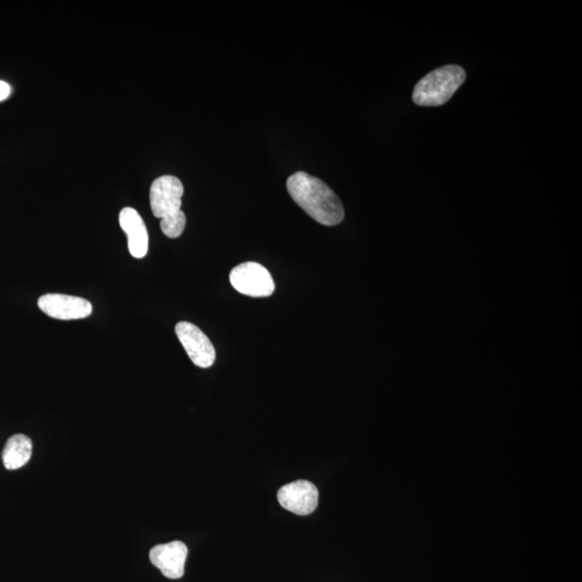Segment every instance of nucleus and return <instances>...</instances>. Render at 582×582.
<instances>
[{
    "mask_svg": "<svg viewBox=\"0 0 582 582\" xmlns=\"http://www.w3.org/2000/svg\"><path fill=\"white\" fill-rule=\"evenodd\" d=\"M291 199L324 226H336L344 219V205L336 194L316 177L305 172L291 175L287 179Z\"/></svg>",
    "mask_w": 582,
    "mask_h": 582,
    "instance_id": "1",
    "label": "nucleus"
},
{
    "mask_svg": "<svg viewBox=\"0 0 582 582\" xmlns=\"http://www.w3.org/2000/svg\"><path fill=\"white\" fill-rule=\"evenodd\" d=\"M11 94V87L7 82L0 80V102L7 100Z\"/></svg>",
    "mask_w": 582,
    "mask_h": 582,
    "instance_id": "12",
    "label": "nucleus"
},
{
    "mask_svg": "<svg viewBox=\"0 0 582 582\" xmlns=\"http://www.w3.org/2000/svg\"><path fill=\"white\" fill-rule=\"evenodd\" d=\"M188 548L182 541L157 545L150 552V561L165 577L179 579L185 574Z\"/></svg>",
    "mask_w": 582,
    "mask_h": 582,
    "instance_id": "8",
    "label": "nucleus"
},
{
    "mask_svg": "<svg viewBox=\"0 0 582 582\" xmlns=\"http://www.w3.org/2000/svg\"><path fill=\"white\" fill-rule=\"evenodd\" d=\"M182 196L184 185L177 177H159L150 188V207L153 215L162 220L181 214Z\"/></svg>",
    "mask_w": 582,
    "mask_h": 582,
    "instance_id": "4",
    "label": "nucleus"
},
{
    "mask_svg": "<svg viewBox=\"0 0 582 582\" xmlns=\"http://www.w3.org/2000/svg\"><path fill=\"white\" fill-rule=\"evenodd\" d=\"M119 222L127 234L130 254L136 259L144 258L150 247V237L141 215L132 208H125L120 212Z\"/></svg>",
    "mask_w": 582,
    "mask_h": 582,
    "instance_id": "9",
    "label": "nucleus"
},
{
    "mask_svg": "<svg viewBox=\"0 0 582 582\" xmlns=\"http://www.w3.org/2000/svg\"><path fill=\"white\" fill-rule=\"evenodd\" d=\"M466 79V73L461 66L446 65L427 73L416 83L413 102L418 106L437 107L446 104Z\"/></svg>",
    "mask_w": 582,
    "mask_h": 582,
    "instance_id": "2",
    "label": "nucleus"
},
{
    "mask_svg": "<svg viewBox=\"0 0 582 582\" xmlns=\"http://www.w3.org/2000/svg\"><path fill=\"white\" fill-rule=\"evenodd\" d=\"M175 333L196 366L205 369L213 366L216 359L215 347L201 329L191 323L180 322L176 325Z\"/></svg>",
    "mask_w": 582,
    "mask_h": 582,
    "instance_id": "5",
    "label": "nucleus"
},
{
    "mask_svg": "<svg viewBox=\"0 0 582 582\" xmlns=\"http://www.w3.org/2000/svg\"><path fill=\"white\" fill-rule=\"evenodd\" d=\"M162 232L170 238H179L185 230L186 227V215L182 212L179 215L172 217V218L162 219L160 222Z\"/></svg>",
    "mask_w": 582,
    "mask_h": 582,
    "instance_id": "11",
    "label": "nucleus"
},
{
    "mask_svg": "<svg viewBox=\"0 0 582 582\" xmlns=\"http://www.w3.org/2000/svg\"><path fill=\"white\" fill-rule=\"evenodd\" d=\"M38 306L45 315L60 321L87 318L93 312V306L88 300L62 294H47L40 296Z\"/></svg>",
    "mask_w": 582,
    "mask_h": 582,
    "instance_id": "6",
    "label": "nucleus"
},
{
    "mask_svg": "<svg viewBox=\"0 0 582 582\" xmlns=\"http://www.w3.org/2000/svg\"><path fill=\"white\" fill-rule=\"evenodd\" d=\"M33 442L25 435H14L8 439L3 451V463L8 470H16L26 465L32 458Z\"/></svg>",
    "mask_w": 582,
    "mask_h": 582,
    "instance_id": "10",
    "label": "nucleus"
},
{
    "mask_svg": "<svg viewBox=\"0 0 582 582\" xmlns=\"http://www.w3.org/2000/svg\"><path fill=\"white\" fill-rule=\"evenodd\" d=\"M278 503L298 516H309L318 505V490L312 482L299 480L284 485L277 493Z\"/></svg>",
    "mask_w": 582,
    "mask_h": 582,
    "instance_id": "7",
    "label": "nucleus"
},
{
    "mask_svg": "<svg viewBox=\"0 0 582 582\" xmlns=\"http://www.w3.org/2000/svg\"><path fill=\"white\" fill-rule=\"evenodd\" d=\"M230 282L239 294L261 298L270 296L276 290V283L269 271L257 262H244L234 267Z\"/></svg>",
    "mask_w": 582,
    "mask_h": 582,
    "instance_id": "3",
    "label": "nucleus"
}]
</instances>
